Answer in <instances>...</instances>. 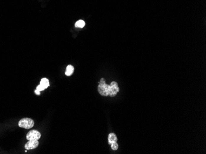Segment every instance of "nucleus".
<instances>
[{
    "label": "nucleus",
    "instance_id": "obj_1",
    "mask_svg": "<svg viewBox=\"0 0 206 154\" xmlns=\"http://www.w3.org/2000/svg\"><path fill=\"white\" fill-rule=\"evenodd\" d=\"M109 85L106 84L105 79L104 78H102L98 87V90L99 93L103 97L109 96Z\"/></svg>",
    "mask_w": 206,
    "mask_h": 154
},
{
    "label": "nucleus",
    "instance_id": "obj_2",
    "mask_svg": "<svg viewBox=\"0 0 206 154\" xmlns=\"http://www.w3.org/2000/svg\"><path fill=\"white\" fill-rule=\"evenodd\" d=\"M34 121L30 118H24L19 122V126L21 128L25 129H29L32 128L34 125Z\"/></svg>",
    "mask_w": 206,
    "mask_h": 154
},
{
    "label": "nucleus",
    "instance_id": "obj_3",
    "mask_svg": "<svg viewBox=\"0 0 206 154\" xmlns=\"http://www.w3.org/2000/svg\"><path fill=\"white\" fill-rule=\"evenodd\" d=\"M119 90L120 89H119L118 84L116 82H112L109 87V96L114 97L118 93Z\"/></svg>",
    "mask_w": 206,
    "mask_h": 154
},
{
    "label": "nucleus",
    "instance_id": "obj_4",
    "mask_svg": "<svg viewBox=\"0 0 206 154\" xmlns=\"http://www.w3.org/2000/svg\"><path fill=\"white\" fill-rule=\"evenodd\" d=\"M41 138V133L38 131L33 130L30 131L26 136V138L27 140H38Z\"/></svg>",
    "mask_w": 206,
    "mask_h": 154
},
{
    "label": "nucleus",
    "instance_id": "obj_5",
    "mask_svg": "<svg viewBox=\"0 0 206 154\" xmlns=\"http://www.w3.org/2000/svg\"><path fill=\"white\" fill-rule=\"evenodd\" d=\"M38 144L39 142L38 140H30L25 145V149L26 150L34 149L38 146Z\"/></svg>",
    "mask_w": 206,
    "mask_h": 154
},
{
    "label": "nucleus",
    "instance_id": "obj_6",
    "mask_svg": "<svg viewBox=\"0 0 206 154\" xmlns=\"http://www.w3.org/2000/svg\"><path fill=\"white\" fill-rule=\"evenodd\" d=\"M117 141V138L116 135H115V133H110L108 136V143L109 144H111L113 143H115Z\"/></svg>",
    "mask_w": 206,
    "mask_h": 154
},
{
    "label": "nucleus",
    "instance_id": "obj_7",
    "mask_svg": "<svg viewBox=\"0 0 206 154\" xmlns=\"http://www.w3.org/2000/svg\"><path fill=\"white\" fill-rule=\"evenodd\" d=\"M74 71V67L72 65H68L66 68V71H65V75L67 76H70L73 72Z\"/></svg>",
    "mask_w": 206,
    "mask_h": 154
},
{
    "label": "nucleus",
    "instance_id": "obj_8",
    "mask_svg": "<svg viewBox=\"0 0 206 154\" xmlns=\"http://www.w3.org/2000/svg\"><path fill=\"white\" fill-rule=\"evenodd\" d=\"M39 85H41L43 87H44L45 89H47L48 87L50 86V82L48 79L47 78H43L42 79L41 81H40V84Z\"/></svg>",
    "mask_w": 206,
    "mask_h": 154
},
{
    "label": "nucleus",
    "instance_id": "obj_9",
    "mask_svg": "<svg viewBox=\"0 0 206 154\" xmlns=\"http://www.w3.org/2000/svg\"><path fill=\"white\" fill-rule=\"evenodd\" d=\"M75 25V27L77 28H82L85 25V22H84V21H83V20H79V21L76 22Z\"/></svg>",
    "mask_w": 206,
    "mask_h": 154
},
{
    "label": "nucleus",
    "instance_id": "obj_10",
    "mask_svg": "<svg viewBox=\"0 0 206 154\" xmlns=\"http://www.w3.org/2000/svg\"><path fill=\"white\" fill-rule=\"evenodd\" d=\"M111 148L112 150H116L118 149V144L117 143V142H115V143H113L111 144Z\"/></svg>",
    "mask_w": 206,
    "mask_h": 154
},
{
    "label": "nucleus",
    "instance_id": "obj_11",
    "mask_svg": "<svg viewBox=\"0 0 206 154\" xmlns=\"http://www.w3.org/2000/svg\"><path fill=\"white\" fill-rule=\"evenodd\" d=\"M45 89L44 87H43L41 85H38L37 87V89L36 90L39 91V92H41V91H43Z\"/></svg>",
    "mask_w": 206,
    "mask_h": 154
},
{
    "label": "nucleus",
    "instance_id": "obj_12",
    "mask_svg": "<svg viewBox=\"0 0 206 154\" xmlns=\"http://www.w3.org/2000/svg\"><path fill=\"white\" fill-rule=\"evenodd\" d=\"M35 93H36V95H40V92H39V91H38V90H35Z\"/></svg>",
    "mask_w": 206,
    "mask_h": 154
}]
</instances>
